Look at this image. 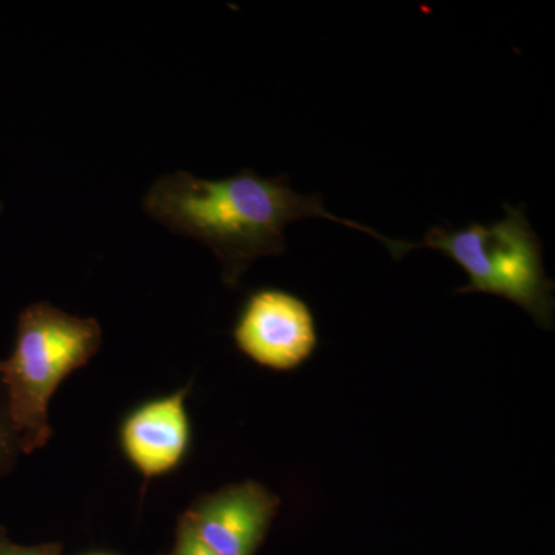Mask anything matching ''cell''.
<instances>
[{"label":"cell","mask_w":555,"mask_h":555,"mask_svg":"<svg viewBox=\"0 0 555 555\" xmlns=\"http://www.w3.org/2000/svg\"><path fill=\"white\" fill-rule=\"evenodd\" d=\"M506 217L465 229L433 228L414 248L429 247L455 261L467 275L460 294L496 295L516 302L537 326H554V283L543 266L542 241L526 217L524 204L503 206Z\"/></svg>","instance_id":"3957f363"},{"label":"cell","mask_w":555,"mask_h":555,"mask_svg":"<svg viewBox=\"0 0 555 555\" xmlns=\"http://www.w3.org/2000/svg\"><path fill=\"white\" fill-rule=\"evenodd\" d=\"M188 393L189 387H184L169 397L149 401L124 422V452L145 478L164 476L184 459L190 444Z\"/></svg>","instance_id":"8992f818"},{"label":"cell","mask_w":555,"mask_h":555,"mask_svg":"<svg viewBox=\"0 0 555 555\" xmlns=\"http://www.w3.org/2000/svg\"><path fill=\"white\" fill-rule=\"evenodd\" d=\"M280 505L270 489L247 480L201 496L182 517L218 555H255Z\"/></svg>","instance_id":"5b68a950"},{"label":"cell","mask_w":555,"mask_h":555,"mask_svg":"<svg viewBox=\"0 0 555 555\" xmlns=\"http://www.w3.org/2000/svg\"><path fill=\"white\" fill-rule=\"evenodd\" d=\"M142 207L164 228L210 247L221 261L222 280L232 287L257 259L286 251L284 230L298 219L341 222L382 241L396 259L408 254V241L386 238L366 225L332 215L320 193L301 195L286 177L262 178L250 169L219 181L175 171L150 188Z\"/></svg>","instance_id":"6da1fadb"},{"label":"cell","mask_w":555,"mask_h":555,"mask_svg":"<svg viewBox=\"0 0 555 555\" xmlns=\"http://www.w3.org/2000/svg\"><path fill=\"white\" fill-rule=\"evenodd\" d=\"M62 543H42V545H20L13 542L7 532L0 528V555H61Z\"/></svg>","instance_id":"9c48e42d"},{"label":"cell","mask_w":555,"mask_h":555,"mask_svg":"<svg viewBox=\"0 0 555 555\" xmlns=\"http://www.w3.org/2000/svg\"><path fill=\"white\" fill-rule=\"evenodd\" d=\"M0 211H2V204H0Z\"/></svg>","instance_id":"30bf717a"},{"label":"cell","mask_w":555,"mask_h":555,"mask_svg":"<svg viewBox=\"0 0 555 555\" xmlns=\"http://www.w3.org/2000/svg\"><path fill=\"white\" fill-rule=\"evenodd\" d=\"M166 555H218L196 534L192 525L181 516L178 521L175 543Z\"/></svg>","instance_id":"ba28073f"},{"label":"cell","mask_w":555,"mask_h":555,"mask_svg":"<svg viewBox=\"0 0 555 555\" xmlns=\"http://www.w3.org/2000/svg\"><path fill=\"white\" fill-rule=\"evenodd\" d=\"M244 356L273 371H294L318 346L317 321L305 299L281 288H259L247 298L233 328Z\"/></svg>","instance_id":"277c9868"},{"label":"cell","mask_w":555,"mask_h":555,"mask_svg":"<svg viewBox=\"0 0 555 555\" xmlns=\"http://www.w3.org/2000/svg\"><path fill=\"white\" fill-rule=\"evenodd\" d=\"M101 345L102 328L93 318L69 315L49 302H36L21 313L13 356L0 361V383L21 452L46 447L53 434L51 397Z\"/></svg>","instance_id":"7a4b0ae2"},{"label":"cell","mask_w":555,"mask_h":555,"mask_svg":"<svg viewBox=\"0 0 555 555\" xmlns=\"http://www.w3.org/2000/svg\"><path fill=\"white\" fill-rule=\"evenodd\" d=\"M21 452L20 438L11 423L5 390L0 383V476L9 473Z\"/></svg>","instance_id":"52a82bcc"}]
</instances>
